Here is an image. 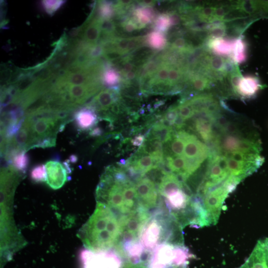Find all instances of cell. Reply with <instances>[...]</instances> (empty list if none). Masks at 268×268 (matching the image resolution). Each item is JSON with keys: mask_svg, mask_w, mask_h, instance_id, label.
<instances>
[{"mask_svg": "<svg viewBox=\"0 0 268 268\" xmlns=\"http://www.w3.org/2000/svg\"><path fill=\"white\" fill-rule=\"evenodd\" d=\"M208 146L200 140L194 134L189 133L185 138V145L183 156L187 160L201 164L209 156Z\"/></svg>", "mask_w": 268, "mask_h": 268, "instance_id": "9c48e42d", "label": "cell"}, {"mask_svg": "<svg viewBox=\"0 0 268 268\" xmlns=\"http://www.w3.org/2000/svg\"><path fill=\"white\" fill-rule=\"evenodd\" d=\"M262 85L257 77L247 75L242 77L237 87L236 96L241 98L255 97L262 89Z\"/></svg>", "mask_w": 268, "mask_h": 268, "instance_id": "4fadbf2b", "label": "cell"}, {"mask_svg": "<svg viewBox=\"0 0 268 268\" xmlns=\"http://www.w3.org/2000/svg\"><path fill=\"white\" fill-rule=\"evenodd\" d=\"M238 268H268L263 240L258 242L249 257Z\"/></svg>", "mask_w": 268, "mask_h": 268, "instance_id": "5bb4252c", "label": "cell"}, {"mask_svg": "<svg viewBox=\"0 0 268 268\" xmlns=\"http://www.w3.org/2000/svg\"><path fill=\"white\" fill-rule=\"evenodd\" d=\"M62 3V1H43L44 6L46 10L51 13L57 9Z\"/></svg>", "mask_w": 268, "mask_h": 268, "instance_id": "4dcf8cb0", "label": "cell"}, {"mask_svg": "<svg viewBox=\"0 0 268 268\" xmlns=\"http://www.w3.org/2000/svg\"><path fill=\"white\" fill-rule=\"evenodd\" d=\"M146 137L144 134H138L131 140V144L134 146L140 147L144 143Z\"/></svg>", "mask_w": 268, "mask_h": 268, "instance_id": "1f68e13d", "label": "cell"}, {"mask_svg": "<svg viewBox=\"0 0 268 268\" xmlns=\"http://www.w3.org/2000/svg\"><path fill=\"white\" fill-rule=\"evenodd\" d=\"M246 42L242 38L239 37L234 40L232 59L235 64H240L246 61Z\"/></svg>", "mask_w": 268, "mask_h": 268, "instance_id": "d6986e66", "label": "cell"}, {"mask_svg": "<svg viewBox=\"0 0 268 268\" xmlns=\"http://www.w3.org/2000/svg\"><path fill=\"white\" fill-rule=\"evenodd\" d=\"M29 163V157L26 151L15 154L11 158L9 164L12 165L18 171L24 172Z\"/></svg>", "mask_w": 268, "mask_h": 268, "instance_id": "ffe728a7", "label": "cell"}, {"mask_svg": "<svg viewBox=\"0 0 268 268\" xmlns=\"http://www.w3.org/2000/svg\"><path fill=\"white\" fill-rule=\"evenodd\" d=\"M120 90L119 86L102 89L86 105L93 109L99 117L109 111L112 105L121 99Z\"/></svg>", "mask_w": 268, "mask_h": 268, "instance_id": "ba28073f", "label": "cell"}, {"mask_svg": "<svg viewBox=\"0 0 268 268\" xmlns=\"http://www.w3.org/2000/svg\"><path fill=\"white\" fill-rule=\"evenodd\" d=\"M145 36V42L154 50H161L167 45V39L163 33L155 30Z\"/></svg>", "mask_w": 268, "mask_h": 268, "instance_id": "ac0fdd59", "label": "cell"}, {"mask_svg": "<svg viewBox=\"0 0 268 268\" xmlns=\"http://www.w3.org/2000/svg\"><path fill=\"white\" fill-rule=\"evenodd\" d=\"M235 7L243 13L248 14H253L260 8L261 2L252 0L240 1L236 3Z\"/></svg>", "mask_w": 268, "mask_h": 268, "instance_id": "44dd1931", "label": "cell"}, {"mask_svg": "<svg viewBox=\"0 0 268 268\" xmlns=\"http://www.w3.org/2000/svg\"><path fill=\"white\" fill-rule=\"evenodd\" d=\"M193 118V130L198 134L205 144H209L214 139L217 134L213 129V120L202 115H195Z\"/></svg>", "mask_w": 268, "mask_h": 268, "instance_id": "8fae6325", "label": "cell"}, {"mask_svg": "<svg viewBox=\"0 0 268 268\" xmlns=\"http://www.w3.org/2000/svg\"><path fill=\"white\" fill-rule=\"evenodd\" d=\"M103 133V130L99 127H95L90 130L89 135L92 137H98L101 136Z\"/></svg>", "mask_w": 268, "mask_h": 268, "instance_id": "d6a6232c", "label": "cell"}, {"mask_svg": "<svg viewBox=\"0 0 268 268\" xmlns=\"http://www.w3.org/2000/svg\"><path fill=\"white\" fill-rule=\"evenodd\" d=\"M81 268H127L126 262L114 248L92 251L85 248L80 254Z\"/></svg>", "mask_w": 268, "mask_h": 268, "instance_id": "5b68a950", "label": "cell"}, {"mask_svg": "<svg viewBox=\"0 0 268 268\" xmlns=\"http://www.w3.org/2000/svg\"><path fill=\"white\" fill-rule=\"evenodd\" d=\"M178 117V105L171 106L162 115V119L164 123L171 127H173Z\"/></svg>", "mask_w": 268, "mask_h": 268, "instance_id": "cb8c5ba5", "label": "cell"}, {"mask_svg": "<svg viewBox=\"0 0 268 268\" xmlns=\"http://www.w3.org/2000/svg\"><path fill=\"white\" fill-rule=\"evenodd\" d=\"M136 189L139 205L152 211L158 206L159 195L157 184L145 175L135 181Z\"/></svg>", "mask_w": 268, "mask_h": 268, "instance_id": "52a82bcc", "label": "cell"}, {"mask_svg": "<svg viewBox=\"0 0 268 268\" xmlns=\"http://www.w3.org/2000/svg\"><path fill=\"white\" fill-rule=\"evenodd\" d=\"M242 75L238 66L236 65L234 69L228 74L227 78L229 82L232 93L236 95L237 87Z\"/></svg>", "mask_w": 268, "mask_h": 268, "instance_id": "d4e9b609", "label": "cell"}, {"mask_svg": "<svg viewBox=\"0 0 268 268\" xmlns=\"http://www.w3.org/2000/svg\"><path fill=\"white\" fill-rule=\"evenodd\" d=\"M122 77L118 71L113 68H108L104 72L102 80L106 85L110 86H116L121 82Z\"/></svg>", "mask_w": 268, "mask_h": 268, "instance_id": "603a6c76", "label": "cell"}, {"mask_svg": "<svg viewBox=\"0 0 268 268\" xmlns=\"http://www.w3.org/2000/svg\"><path fill=\"white\" fill-rule=\"evenodd\" d=\"M73 120L77 128L85 131L93 129L97 124L99 119L96 111L86 105L75 112Z\"/></svg>", "mask_w": 268, "mask_h": 268, "instance_id": "7c38bea8", "label": "cell"}, {"mask_svg": "<svg viewBox=\"0 0 268 268\" xmlns=\"http://www.w3.org/2000/svg\"><path fill=\"white\" fill-rule=\"evenodd\" d=\"M68 114L53 111L43 105L29 109L24 122L29 131V149L44 140H56L57 133L68 121Z\"/></svg>", "mask_w": 268, "mask_h": 268, "instance_id": "3957f363", "label": "cell"}, {"mask_svg": "<svg viewBox=\"0 0 268 268\" xmlns=\"http://www.w3.org/2000/svg\"><path fill=\"white\" fill-rule=\"evenodd\" d=\"M89 22L83 34L84 38L87 44L90 46L96 45L101 33V26L104 20L98 16Z\"/></svg>", "mask_w": 268, "mask_h": 268, "instance_id": "9a60e30c", "label": "cell"}, {"mask_svg": "<svg viewBox=\"0 0 268 268\" xmlns=\"http://www.w3.org/2000/svg\"><path fill=\"white\" fill-rule=\"evenodd\" d=\"M137 3L142 7H152L156 3L155 0H138Z\"/></svg>", "mask_w": 268, "mask_h": 268, "instance_id": "836d02e7", "label": "cell"}, {"mask_svg": "<svg viewBox=\"0 0 268 268\" xmlns=\"http://www.w3.org/2000/svg\"><path fill=\"white\" fill-rule=\"evenodd\" d=\"M120 233L118 216L108 206L97 202L93 214L79 230L78 236L85 248L99 251L113 248Z\"/></svg>", "mask_w": 268, "mask_h": 268, "instance_id": "7a4b0ae2", "label": "cell"}, {"mask_svg": "<svg viewBox=\"0 0 268 268\" xmlns=\"http://www.w3.org/2000/svg\"><path fill=\"white\" fill-rule=\"evenodd\" d=\"M194 258L184 243L164 242L145 256L140 268H188Z\"/></svg>", "mask_w": 268, "mask_h": 268, "instance_id": "277c9868", "label": "cell"}, {"mask_svg": "<svg viewBox=\"0 0 268 268\" xmlns=\"http://www.w3.org/2000/svg\"><path fill=\"white\" fill-rule=\"evenodd\" d=\"M234 40L222 38L208 39V47L218 56L230 55L233 53Z\"/></svg>", "mask_w": 268, "mask_h": 268, "instance_id": "2e32d148", "label": "cell"}, {"mask_svg": "<svg viewBox=\"0 0 268 268\" xmlns=\"http://www.w3.org/2000/svg\"><path fill=\"white\" fill-rule=\"evenodd\" d=\"M121 27L124 31L128 33H131L135 30L141 29L134 17L127 18L122 22Z\"/></svg>", "mask_w": 268, "mask_h": 268, "instance_id": "f546056e", "label": "cell"}, {"mask_svg": "<svg viewBox=\"0 0 268 268\" xmlns=\"http://www.w3.org/2000/svg\"><path fill=\"white\" fill-rule=\"evenodd\" d=\"M179 115L185 121L193 118L195 116V112L186 102L179 103L178 105Z\"/></svg>", "mask_w": 268, "mask_h": 268, "instance_id": "f1b7e54d", "label": "cell"}, {"mask_svg": "<svg viewBox=\"0 0 268 268\" xmlns=\"http://www.w3.org/2000/svg\"><path fill=\"white\" fill-rule=\"evenodd\" d=\"M31 179L36 182H44L46 181V171L44 164L35 166L30 173Z\"/></svg>", "mask_w": 268, "mask_h": 268, "instance_id": "83f0119b", "label": "cell"}, {"mask_svg": "<svg viewBox=\"0 0 268 268\" xmlns=\"http://www.w3.org/2000/svg\"><path fill=\"white\" fill-rule=\"evenodd\" d=\"M171 142L170 148L174 156H180L183 155L185 140L174 134V137Z\"/></svg>", "mask_w": 268, "mask_h": 268, "instance_id": "484cf974", "label": "cell"}, {"mask_svg": "<svg viewBox=\"0 0 268 268\" xmlns=\"http://www.w3.org/2000/svg\"><path fill=\"white\" fill-rule=\"evenodd\" d=\"M133 180L121 167H107L97 186V202L108 206L119 219L136 211L141 206L129 191Z\"/></svg>", "mask_w": 268, "mask_h": 268, "instance_id": "6da1fadb", "label": "cell"}, {"mask_svg": "<svg viewBox=\"0 0 268 268\" xmlns=\"http://www.w3.org/2000/svg\"><path fill=\"white\" fill-rule=\"evenodd\" d=\"M223 183L208 192L201 199L207 226L217 223L223 203L231 193Z\"/></svg>", "mask_w": 268, "mask_h": 268, "instance_id": "8992f818", "label": "cell"}, {"mask_svg": "<svg viewBox=\"0 0 268 268\" xmlns=\"http://www.w3.org/2000/svg\"><path fill=\"white\" fill-rule=\"evenodd\" d=\"M99 15L103 20L111 19L115 11L114 5L107 2H100L99 5Z\"/></svg>", "mask_w": 268, "mask_h": 268, "instance_id": "4316f807", "label": "cell"}, {"mask_svg": "<svg viewBox=\"0 0 268 268\" xmlns=\"http://www.w3.org/2000/svg\"><path fill=\"white\" fill-rule=\"evenodd\" d=\"M45 166L47 184L54 190L61 188L66 183L69 172L65 165L53 160L47 161Z\"/></svg>", "mask_w": 268, "mask_h": 268, "instance_id": "30bf717a", "label": "cell"}, {"mask_svg": "<svg viewBox=\"0 0 268 268\" xmlns=\"http://www.w3.org/2000/svg\"><path fill=\"white\" fill-rule=\"evenodd\" d=\"M263 241L264 245L266 259L268 264V238H266L265 239L263 240Z\"/></svg>", "mask_w": 268, "mask_h": 268, "instance_id": "e575fe53", "label": "cell"}, {"mask_svg": "<svg viewBox=\"0 0 268 268\" xmlns=\"http://www.w3.org/2000/svg\"><path fill=\"white\" fill-rule=\"evenodd\" d=\"M134 18L141 29L145 28L154 18L155 14L152 7H139L134 10Z\"/></svg>", "mask_w": 268, "mask_h": 268, "instance_id": "e0dca14e", "label": "cell"}, {"mask_svg": "<svg viewBox=\"0 0 268 268\" xmlns=\"http://www.w3.org/2000/svg\"><path fill=\"white\" fill-rule=\"evenodd\" d=\"M155 30L164 33L172 26L171 20L168 13H162L157 16L154 22Z\"/></svg>", "mask_w": 268, "mask_h": 268, "instance_id": "7402d4cb", "label": "cell"}]
</instances>
